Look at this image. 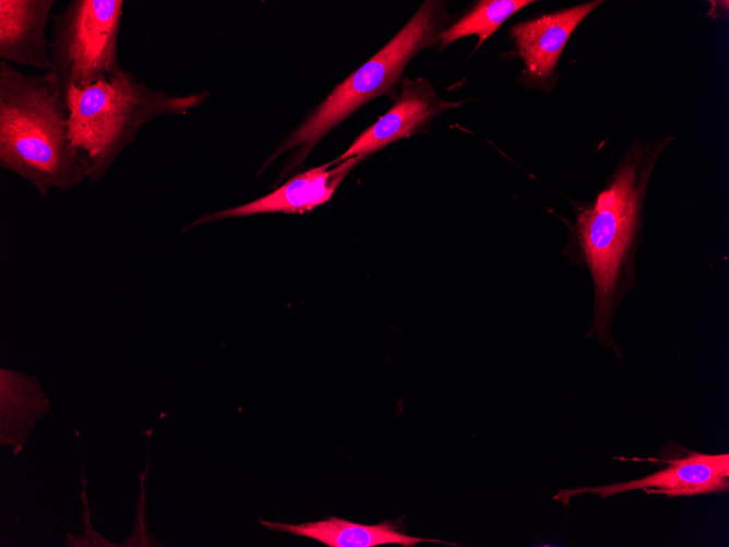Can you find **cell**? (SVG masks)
Masks as SVG:
<instances>
[{
  "instance_id": "obj_6",
  "label": "cell",
  "mask_w": 729,
  "mask_h": 547,
  "mask_svg": "<svg viewBox=\"0 0 729 547\" xmlns=\"http://www.w3.org/2000/svg\"><path fill=\"white\" fill-rule=\"evenodd\" d=\"M674 455L649 457L665 464L659 471L638 479L620 481L603 486H583L573 489L560 490L553 499L567 504L574 496L591 494L601 498L611 497L621 492L642 489L645 494L665 495L668 498L725 492L729 489V454H706L681 449ZM664 449V448H662ZM665 452H667L664 449Z\"/></svg>"
},
{
  "instance_id": "obj_3",
  "label": "cell",
  "mask_w": 729,
  "mask_h": 547,
  "mask_svg": "<svg viewBox=\"0 0 729 547\" xmlns=\"http://www.w3.org/2000/svg\"><path fill=\"white\" fill-rule=\"evenodd\" d=\"M210 95H169L148 87L121 69L84 88L65 90L71 145L81 154L89 182L98 181L147 122L163 115H180Z\"/></svg>"
},
{
  "instance_id": "obj_11",
  "label": "cell",
  "mask_w": 729,
  "mask_h": 547,
  "mask_svg": "<svg viewBox=\"0 0 729 547\" xmlns=\"http://www.w3.org/2000/svg\"><path fill=\"white\" fill-rule=\"evenodd\" d=\"M270 530L309 537L328 547H375L381 545H401L414 547L420 542H435L406 535L399 522L384 521L377 525L358 524L342 518L331 516L325 520L298 525L260 520Z\"/></svg>"
},
{
  "instance_id": "obj_9",
  "label": "cell",
  "mask_w": 729,
  "mask_h": 547,
  "mask_svg": "<svg viewBox=\"0 0 729 547\" xmlns=\"http://www.w3.org/2000/svg\"><path fill=\"white\" fill-rule=\"evenodd\" d=\"M362 157H350L328 169L336 160L306 170L273 192L254 201L208 213L189 227L226 218L244 217L264 213L303 214L331 200L336 188Z\"/></svg>"
},
{
  "instance_id": "obj_7",
  "label": "cell",
  "mask_w": 729,
  "mask_h": 547,
  "mask_svg": "<svg viewBox=\"0 0 729 547\" xmlns=\"http://www.w3.org/2000/svg\"><path fill=\"white\" fill-rule=\"evenodd\" d=\"M399 91L391 108L362 131L336 163L350 157L364 158L398 140L423 133L438 115L465 103L440 98L423 78L403 79Z\"/></svg>"
},
{
  "instance_id": "obj_2",
  "label": "cell",
  "mask_w": 729,
  "mask_h": 547,
  "mask_svg": "<svg viewBox=\"0 0 729 547\" xmlns=\"http://www.w3.org/2000/svg\"><path fill=\"white\" fill-rule=\"evenodd\" d=\"M65 88L51 72L25 74L0 61V167L29 181L41 197L86 178L68 132Z\"/></svg>"
},
{
  "instance_id": "obj_5",
  "label": "cell",
  "mask_w": 729,
  "mask_h": 547,
  "mask_svg": "<svg viewBox=\"0 0 729 547\" xmlns=\"http://www.w3.org/2000/svg\"><path fill=\"white\" fill-rule=\"evenodd\" d=\"M123 0H71L53 15L50 69L64 88H84L122 68L118 39Z\"/></svg>"
},
{
  "instance_id": "obj_1",
  "label": "cell",
  "mask_w": 729,
  "mask_h": 547,
  "mask_svg": "<svg viewBox=\"0 0 729 547\" xmlns=\"http://www.w3.org/2000/svg\"><path fill=\"white\" fill-rule=\"evenodd\" d=\"M662 146L633 145L596 197L581 205L564 249L574 266L587 271L593 285L591 323L586 337L622 353L611 329L626 297L637 286L636 254L649 177Z\"/></svg>"
},
{
  "instance_id": "obj_12",
  "label": "cell",
  "mask_w": 729,
  "mask_h": 547,
  "mask_svg": "<svg viewBox=\"0 0 729 547\" xmlns=\"http://www.w3.org/2000/svg\"><path fill=\"white\" fill-rule=\"evenodd\" d=\"M530 0H481L478 1L467 13L453 23L450 27L442 29L439 34V43L442 47L469 35H476L479 48L499 27L513 14L524 7L533 3Z\"/></svg>"
},
{
  "instance_id": "obj_4",
  "label": "cell",
  "mask_w": 729,
  "mask_h": 547,
  "mask_svg": "<svg viewBox=\"0 0 729 547\" xmlns=\"http://www.w3.org/2000/svg\"><path fill=\"white\" fill-rule=\"evenodd\" d=\"M447 20L443 1L422 2L386 45L332 90L280 143L265 165L291 148L298 150L295 164L301 163L325 134L361 106L375 97L394 95L408 62L421 50L439 43V34Z\"/></svg>"
},
{
  "instance_id": "obj_8",
  "label": "cell",
  "mask_w": 729,
  "mask_h": 547,
  "mask_svg": "<svg viewBox=\"0 0 729 547\" xmlns=\"http://www.w3.org/2000/svg\"><path fill=\"white\" fill-rule=\"evenodd\" d=\"M601 1H590L569 9L542 14L511 27L514 55L525 64L523 81L547 86L555 74L560 56L579 23Z\"/></svg>"
},
{
  "instance_id": "obj_10",
  "label": "cell",
  "mask_w": 729,
  "mask_h": 547,
  "mask_svg": "<svg viewBox=\"0 0 729 547\" xmlns=\"http://www.w3.org/2000/svg\"><path fill=\"white\" fill-rule=\"evenodd\" d=\"M53 0H0V58L48 72L46 25Z\"/></svg>"
}]
</instances>
